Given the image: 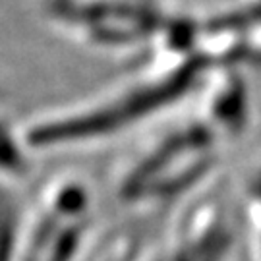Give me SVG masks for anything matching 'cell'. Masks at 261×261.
<instances>
[{
  "label": "cell",
  "instance_id": "6da1fadb",
  "mask_svg": "<svg viewBox=\"0 0 261 261\" xmlns=\"http://www.w3.org/2000/svg\"><path fill=\"white\" fill-rule=\"evenodd\" d=\"M201 72L203 64L199 58H188L170 66H165V58H159V66L141 82L107 99L105 103L74 114H58L35 122L23 134V143L28 149H48L62 147L64 143L112 136L176 103L192 89Z\"/></svg>",
  "mask_w": 261,
  "mask_h": 261
},
{
  "label": "cell",
  "instance_id": "7a4b0ae2",
  "mask_svg": "<svg viewBox=\"0 0 261 261\" xmlns=\"http://www.w3.org/2000/svg\"><path fill=\"white\" fill-rule=\"evenodd\" d=\"M215 138L217 132L199 120L159 136L120 178L122 201L149 211L194 190L213 168Z\"/></svg>",
  "mask_w": 261,
  "mask_h": 261
},
{
  "label": "cell",
  "instance_id": "3957f363",
  "mask_svg": "<svg viewBox=\"0 0 261 261\" xmlns=\"http://www.w3.org/2000/svg\"><path fill=\"white\" fill-rule=\"evenodd\" d=\"M91 192L84 180L60 176L48 182L16 238L12 261H75L85 246Z\"/></svg>",
  "mask_w": 261,
  "mask_h": 261
},
{
  "label": "cell",
  "instance_id": "277c9868",
  "mask_svg": "<svg viewBox=\"0 0 261 261\" xmlns=\"http://www.w3.org/2000/svg\"><path fill=\"white\" fill-rule=\"evenodd\" d=\"M232 250V232L213 199H197L180 215L176 226L143 261H226Z\"/></svg>",
  "mask_w": 261,
  "mask_h": 261
},
{
  "label": "cell",
  "instance_id": "5b68a950",
  "mask_svg": "<svg viewBox=\"0 0 261 261\" xmlns=\"http://www.w3.org/2000/svg\"><path fill=\"white\" fill-rule=\"evenodd\" d=\"M25 149L28 145L16 138L8 118L0 112V178L18 180L28 174L29 165Z\"/></svg>",
  "mask_w": 261,
  "mask_h": 261
},
{
  "label": "cell",
  "instance_id": "8992f818",
  "mask_svg": "<svg viewBox=\"0 0 261 261\" xmlns=\"http://www.w3.org/2000/svg\"><path fill=\"white\" fill-rule=\"evenodd\" d=\"M138 238L134 234H116L93 253L89 261H136Z\"/></svg>",
  "mask_w": 261,
  "mask_h": 261
}]
</instances>
